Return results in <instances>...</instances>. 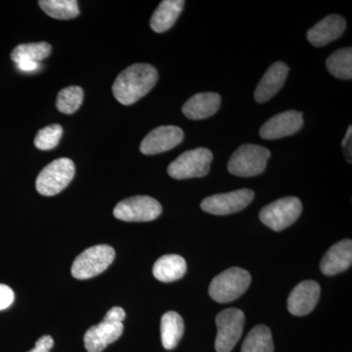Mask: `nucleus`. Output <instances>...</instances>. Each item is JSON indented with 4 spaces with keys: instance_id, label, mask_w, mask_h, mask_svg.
Listing matches in <instances>:
<instances>
[{
    "instance_id": "1",
    "label": "nucleus",
    "mask_w": 352,
    "mask_h": 352,
    "mask_svg": "<svg viewBox=\"0 0 352 352\" xmlns=\"http://www.w3.org/2000/svg\"><path fill=\"white\" fill-rule=\"evenodd\" d=\"M157 80L159 74L152 65H131L116 78L113 85V96L122 105H132L149 94Z\"/></svg>"
},
{
    "instance_id": "2",
    "label": "nucleus",
    "mask_w": 352,
    "mask_h": 352,
    "mask_svg": "<svg viewBox=\"0 0 352 352\" xmlns=\"http://www.w3.org/2000/svg\"><path fill=\"white\" fill-rule=\"evenodd\" d=\"M126 312L122 307H115L104 316L101 323L88 329L85 335V346L88 352H101L116 342L122 332Z\"/></svg>"
},
{
    "instance_id": "3",
    "label": "nucleus",
    "mask_w": 352,
    "mask_h": 352,
    "mask_svg": "<svg viewBox=\"0 0 352 352\" xmlns=\"http://www.w3.org/2000/svg\"><path fill=\"white\" fill-rule=\"evenodd\" d=\"M251 282V274L247 270L239 267H231L212 279L208 294L217 302H234L244 295Z\"/></svg>"
},
{
    "instance_id": "4",
    "label": "nucleus",
    "mask_w": 352,
    "mask_h": 352,
    "mask_svg": "<svg viewBox=\"0 0 352 352\" xmlns=\"http://www.w3.org/2000/svg\"><path fill=\"white\" fill-rule=\"evenodd\" d=\"M271 156L270 150L263 146L244 144L233 153L228 162L229 173L240 177L261 175Z\"/></svg>"
},
{
    "instance_id": "5",
    "label": "nucleus",
    "mask_w": 352,
    "mask_h": 352,
    "mask_svg": "<svg viewBox=\"0 0 352 352\" xmlns=\"http://www.w3.org/2000/svg\"><path fill=\"white\" fill-rule=\"evenodd\" d=\"M75 164L67 157L55 160L39 173L36 190L43 196H55L63 191L75 176Z\"/></svg>"
},
{
    "instance_id": "6",
    "label": "nucleus",
    "mask_w": 352,
    "mask_h": 352,
    "mask_svg": "<svg viewBox=\"0 0 352 352\" xmlns=\"http://www.w3.org/2000/svg\"><path fill=\"white\" fill-rule=\"evenodd\" d=\"M116 252L108 245L88 248L74 261L72 275L78 280H87L104 272L115 259Z\"/></svg>"
},
{
    "instance_id": "7",
    "label": "nucleus",
    "mask_w": 352,
    "mask_h": 352,
    "mask_svg": "<svg viewBox=\"0 0 352 352\" xmlns=\"http://www.w3.org/2000/svg\"><path fill=\"white\" fill-rule=\"evenodd\" d=\"M212 159L214 155L207 148L190 150L183 153L168 166V173L175 179L204 177L210 173Z\"/></svg>"
},
{
    "instance_id": "8",
    "label": "nucleus",
    "mask_w": 352,
    "mask_h": 352,
    "mask_svg": "<svg viewBox=\"0 0 352 352\" xmlns=\"http://www.w3.org/2000/svg\"><path fill=\"white\" fill-rule=\"evenodd\" d=\"M302 212L300 199L286 197L265 206L259 212V219L272 230L279 232L295 223Z\"/></svg>"
},
{
    "instance_id": "9",
    "label": "nucleus",
    "mask_w": 352,
    "mask_h": 352,
    "mask_svg": "<svg viewBox=\"0 0 352 352\" xmlns=\"http://www.w3.org/2000/svg\"><path fill=\"white\" fill-rule=\"evenodd\" d=\"M217 336L214 347L217 352H230L239 342L245 325V314L237 308H227L215 318Z\"/></svg>"
},
{
    "instance_id": "10",
    "label": "nucleus",
    "mask_w": 352,
    "mask_h": 352,
    "mask_svg": "<svg viewBox=\"0 0 352 352\" xmlns=\"http://www.w3.org/2000/svg\"><path fill=\"white\" fill-rule=\"evenodd\" d=\"M163 212L161 204L149 196H134L120 201L113 208L116 219L127 222H147Z\"/></svg>"
},
{
    "instance_id": "11",
    "label": "nucleus",
    "mask_w": 352,
    "mask_h": 352,
    "mask_svg": "<svg viewBox=\"0 0 352 352\" xmlns=\"http://www.w3.org/2000/svg\"><path fill=\"white\" fill-rule=\"evenodd\" d=\"M252 190L241 189L228 193L217 194L208 197L201 201V208L204 212L215 215L235 214L247 208L254 200Z\"/></svg>"
},
{
    "instance_id": "12",
    "label": "nucleus",
    "mask_w": 352,
    "mask_h": 352,
    "mask_svg": "<svg viewBox=\"0 0 352 352\" xmlns=\"http://www.w3.org/2000/svg\"><path fill=\"white\" fill-rule=\"evenodd\" d=\"M184 139V132L180 127L163 126L153 129L145 136L140 145V151L144 155H157L179 145Z\"/></svg>"
},
{
    "instance_id": "13",
    "label": "nucleus",
    "mask_w": 352,
    "mask_h": 352,
    "mask_svg": "<svg viewBox=\"0 0 352 352\" xmlns=\"http://www.w3.org/2000/svg\"><path fill=\"white\" fill-rule=\"evenodd\" d=\"M302 124V113L287 111L268 120L259 129V135L266 140L287 138L300 131Z\"/></svg>"
},
{
    "instance_id": "14",
    "label": "nucleus",
    "mask_w": 352,
    "mask_h": 352,
    "mask_svg": "<svg viewBox=\"0 0 352 352\" xmlns=\"http://www.w3.org/2000/svg\"><path fill=\"white\" fill-rule=\"evenodd\" d=\"M320 298V286L317 282L307 280L295 287L288 298L289 314L305 316L316 307Z\"/></svg>"
},
{
    "instance_id": "15",
    "label": "nucleus",
    "mask_w": 352,
    "mask_h": 352,
    "mask_svg": "<svg viewBox=\"0 0 352 352\" xmlns=\"http://www.w3.org/2000/svg\"><path fill=\"white\" fill-rule=\"evenodd\" d=\"M289 67L284 62L271 65L254 90V99L258 103H265L283 87L288 76Z\"/></svg>"
},
{
    "instance_id": "16",
    "label": "nucleus",
    "mask_w": 352,
    "mask_h": 352,
    "mask_svg": "<svg viewBox=\"0 0 352 352\" xmlns=\"http://www.w3.org/2000/svg\"><path fill=\"white\" fill-rule=\"evenodd\" d=\"M346 28V20L342 16L329 15L307 32V39L315 47H321L340 38Z\"/></svg>"
},
{
    "instance_id": "17",
    "label": "nucleus",
    "mask_w": 352,
    "mask_h": 352,
    "mask_svg": "<svg viewBox=\"0 0 352 352\" xmlns=\"http://www.w3.org/2000/svg\"><path fill=\"white\" fill-rule=\"evenodd\" d=\"M352 263V242L346 239L332 245L322 258L320 268L327 276L339 274L349 270Z\"/></svg>"
},
{
    "instance_id": "18",
    "label": "nucleus",
    "mask_w": 352,
    "mask_h": 352,
    "mask_svg": "<svg viewBox=\"0 0 352 352\" xmlns=\"http://www.w3.org/2000/svg\"><path fill=\"white\" fill-rule=\"evenodd\" d=\"M221 105V97L214 92H201L192 96L183 105L182 112L190 120H199L212 117Z\"/></svg>"
},
{
    "instance_id": "19",
    "label": "nucleus",
    "mask_w": 352,
    "mask_h": 352,
    "mask_svg": "<svg viewBox=\"0 0 352 352\" xmlns=\"http://www.w3.org/2000/svg\"><path fill=\"white\" fill-rule=\"evenodd\" d=\"M185 1L183 0H164L156 9L151 18L152 30L156 32L168 31L176 20L179 17L180 13L184 8Z\"/></svg>"
},
{
    "instance_id": "20",
    "label": "nucleus",
    "mask_w": 352,
    "mask_h": 352,
    "mask_svg": "<svg viewBox=\"0 0 352 352\" xmlns=\"http://www.w3.org/2000/svg\"><path fill=\"white\" fill-rule=\"evenodd\" d=\"M186 270V261L182 256L178 254H166L155 263L153 274L159 281L168 283L184 276Z\"/></svg>"
},
{
    "instance_id": "21",
    "label": "nucleus",
    "mask_w": 352,
    "mask_h": 352,
    "mask_svg": "<svg viewBox=\"0 0 352 352\" xmlns=\"http://www.w3.org/2000/svg\"><path fill=\"white\" fill-rule=\"evenodd\" d=\"M184 333V322L177 312L168 311L163 315L161 321L162 342L166 349L177 346Z\"/></svg>"
},
{
    "instance_id": "22",
    "label": "nucleus",
    "mask_w": 352,
    "mask_h": 352,
    "mask_svg": "<svg viewBox=\"0 0 352 352\" xmlns=\"http://www.w3.org/2000/svg\"><path fill=\"white\" fill-rule=\"evenodd\" d=\"M272 333L265 325L256 326L247 336L242 346V352H273Z\"/></svg>"
},
{
    "instance_id": "23",
    "label": "nucleus",
    "mask_w": 352,
    "mask_h": 352,
    "mask_svg": "<svg viewBox=\"0 0 352 352\" xmlns=\"http://www.w3.org/2000/svg\"><path fill=\"white\" fill-rule=\"evenodd\" d=\"M327 69L331 75L340 80L352 78V50L351 47L342 48L329 56Z\"/></svg>"
},
{
    "instance_id": "24",
    "label": "nucleus",
    "mask_w": 352,
    "mask_h": 352,
    "mask_svg": "<svg viewBox=\"0 0 352 352\" xmlns=\"http://www.w3.org/2000/svg\"><path fill=\"white\" fill-rule=\"evenodd\" d=\"M39 7L50 17L57 20H69L80 15L76 0H41Z\"/></svg>"
},
{
    "instance_id": "25",
    "label": "nucleus",
    "mask_w": 352,
    "mask_h": 352,
    "mask_svg": "<svg viewBox=\"0 0 352 352\" xmlns=\"http://www.w3.org/2000/svg\"><path fill=\"white\" fill-rule=\"evenodd\" d=\"M52 47L47 43L20 44L14 48L11 53V59L14 63L18 61L38 62L46 59L51 54Z\"/></svg>"
},
{
    "instance_id": "26",
    "label": "nucleus",
    "mask_w": 352,
    "mask_h": 352,
    "mask_svg": "<svg viewBox=\"0 0 352 352\" xmlns=\"http://www.w3.org/2000/svg\"><path fill=\"white\" fill-rule=\"evenodd\" d=\"M83 90L80 87H69L59 92L57 97L56 106L60 112L72 115L82 106L83 101Z\"/></svg>"
},
{
    "instance_id": "27",
    "label": "nucleus",
    "mask_w": 352,
    "mask_h": 352,
    "mask_svg": "<svg viewBox=\"0 0 352 352\" xmlns=\"http://www.w3.org/2000/svg\"><path fill=\"white\" fill-rule=\"evenodd\" d=\"M63 135V129L60 124H55L43 127L34 138V145L39 150L48 151L54 149L59 144L60 139Z\"/></svg>"
},
{
    "instance_id": "28",
    "label": "nucleus",
    "mask_w": 352,
    "mask_h": 352,
    "mask_svg": "<svg viewBox=\"0 0 352 352\" xmlns=\"http://www.w3.org/2000/svg\"><path fill=\"white\" fill-rule=\"evenodd\" d=\"M14 300H15V295L13 289L7 285L0 284V310L11 307Z\"/></svg>"
},
{
    "instance_id": "29",
    "label": "nucleus",
    "mask_w": 352,
    "mask_h": 352,
    "mask_svg": "<svg viewBox=\"0 0 352 352\" xmlns=\"http://www.w3.org/2000/svg\"><path fill=\"white\" fill-rule=\"evenodd\" d=\"M54 346V340L51 336H43L36 342V346L29 352H50Z\"/></svg>"
},
{
    "instance_id": "30",
    "label": "nucleus",
    "mask_w": 352,
    "mask_h": 352,
    "mask_svg": "<svg viewBox=\"0 0 352 352\" xmlns=\"http://www.w3.org/2000/svg\"><path fill=\"white\" fill-rule=\"evenodd\" d=\"M351 140H352V126H349V129H347L346 136H344V140H342V149H344V155H346V157L347 162L349 164H351Z\"/></svg>"
},
{
    "instance_id": "31",
    "label": "nucleus",
    "mask_w": 352,
    "mask_h": 352,
    "mask_svg": "<svg viewBox=\"0 0 352 352\" xmlns=\"http://www.w3.org/2000/svg\"><path fill=\"white\" fill-rule=\"evenodd\" d=\"M16 66L20 71L25 72V73H31V72L38 71L41 68V63L38 62L31 61H18L16 62Z\"/></svg>"
}]
</instances>
